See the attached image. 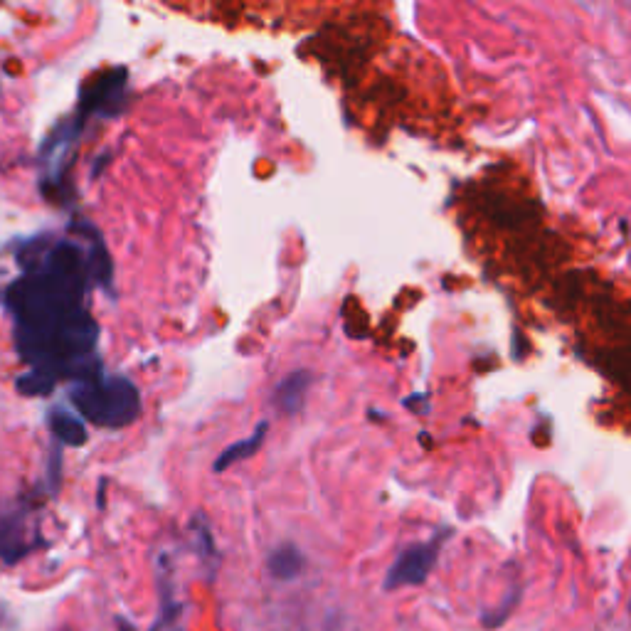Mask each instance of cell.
I'll return each instance as SVG.
<instances>
[{"mask_svg": "<svg viewBox=\"0 0 631 631\" xmlns=\"http://www.w3.org/2000/svg\"><path fill=\"white\" fill-rule=\"evenodd\" d=\"M72 405L79 415L97 427H129L141 412V395L126 378H97L72 390Z\"/></svg>", "mask_w": 631, "mask_h": 631, "instance_id": "cell-1", "label": "cell"}, {"mask_svg": "<svg viewBox=\"0 0 631 631\" xmlns=\"http://www.w3.org/2000/svg\"><path fill=\"white\" fill-rule=\"evenodd\" d=\"M439 548H442V538L407 548L405 553L395 560V565L390 567V572H387L385 590L422 585V582L429 577V572H432L434 562H437Z\"/></svg>", "mask_w": 631, "mask_h": 631, "instance_id": "cell-2", "label": "cell"}, {"mask_svg": "<svg viewBox=\"0 0 631 631\" xmlns=\"http://www.w3.org/2000/svg\"><path fill=\"white\" fill-rule=\"evenodd\" d=\"M124 89H126V70L116 67V70L104 72L97 82L89 84L87 94H84L82 111L84 114H114L124 104Z\"/></svg>", "mask_w": 631, "mask_h": 631, "instance_id": "cell-3", "label": "cell"}, {"mask_svg": "<svg viewBox=\"0 0 631 631\" xmlns=\"http://www.w3.org/2000/svg\"><path fill=\"white\" fill-rule=\"evenodd\" d=\"M309 385H311V375L304 373V370H296V373L286 375V378L279 383L277 392H274V402H277L279 410L286 412V415L299 412L301 407H304Z\"/></svg>", "mask_w": 631, "mask_h": 631, "instance_id": "cell-4", "label": "cell"}, {"mask_svg": "<svg viewBox=\"0 0 631 631\" xmlns=\"http://www.w3.org/2000/svg\"><path fill=\"white\" fill-rule=\"evenodd\" d=\"M30 553V545L25 540V528L18 518H0V560L18 562L23 555Z\"/></svg>", "mask_w": 631, "mask_h": 631, "instance_id": "cell-5", "label": "cell"}, {"mask_svg": "<svg viewBox=\"0 0 631 631\" xmlns=\"http://www.w3.org/2000/svg\"><path fill=\"white\" fill-rule=\"evenodd\" d=\"M304 565H306L304 555H301V550L291 543L281 545V548L274 550L267 560L269 575H272L274 580H284V582L296 580V577L304 572Z\"/></svg>", "mask_w": 631, "mask_h": 631, "instance_id": "cell-6", "label": "cell"}, {"mask_svg": "<svg viewBox=\"0 0 631 631\" xmlns=\"http://www.w3.org/2000/svg\"><path fill=\"white\" fill-rule=\"evenodd\" d=\"M267 427H269L267 422H259L257 429H254V432L249 434V437L240 439V442H235V444H230V447H227L225 452L217 456L215 471H225V469H230V466H235L237 461L249 459V456H252L259 447H262L264 434H267Z\"/></svg>", "mask_w": 631, "mask_h": 631, "instance_id": "cell-7", "label": "cell"}, {"mask_svg": "<svg viewBox=\"0 0 631 631\" xmlns=\"http://www.w3.org/2000/svg\"><path fill=\"white\" fill-rule=\"evenodd\" d=\"M50 429L62 444H67V447H82V444L87 442V429H84L82 420L65 410H52Z\"/></svg>", "mask_w": 631, "mask_h": 631, "instance_id": "cell-8", "label": "cell"}, {"mask_svg": "<svg viewBox=\"0 0 631 631\" xmlns=\"http://www.w3.org/2000/svg\"><path fill=\"white\" fill-rule=\"evenodd\" d=\"M55 383H57L55 373H50V370H45V368H35L18 380V390L28 397H40V395H47V392L55 387Z\"/></svg>", "mask_w": 631, "mask_h": 631, "instance_id": "cell-9", "label": "cell"}, {"mask_svg": "<svg viewBox=\"0 0 631 631\" xmlns=\"http://www.w3.org/2000/svg\"><path fill=\"white\" fill-rule=\"evenodd\" d=\"M65 631H70V629H65Z\"/></svg>", "mask_w": 631, "mask_h": 631, "instance_id": "cell-10", "label": "cell"}]
</instances>
